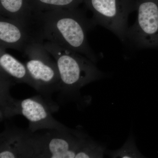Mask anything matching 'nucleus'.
<instances>
[{"instance_id":"1","label":"nucleus","mask_w":158,"mask_h":158,"mask_svg":"<svg viewBox=\"0 0 158 158\" xmlns=\"http://www.w3.org/2000/svg\"><path fill=\"white\" fill-rule=\"evenodd\" d=\"M31 25L37 39L74 51L94 63L97 61L87 38L95 25L78 8L35 12Z\"/></svg>"},{"instance_id":"2","label":"nucleus","mask_w":158,"mask_h":158,"mask_svg":"<svg viewBox=\"0 0 158 158\" xmlns=\"http://www.w3.org/2000/svg\"><path fill=\"white\" fill-rule=\"evenodd\" d=\"M44 44L56 62L60 88L77 90L103 77L94 62L82 54L49 41H44Z\"/></svg>"},{"instance_id":"3","label":"nucleus","mask_w":158,"mask_h":158,"mask_svg":"<svg viewBox=\"0 0 158 158\" xmlns=\"http://www.w3.org/2000/svg\"><path fill=\"white\" fill-rule=\"evenodd\" d=\"M8 90L1 91V109L4 117L23 115L29 121L30 129L33 131L41 129H53L71 132L52 117L48 107L42 101L35 98L17 100L9 95Z\"/></svg>"},{"instance_id":"4","label":"nucleus","mask_w":158,"mask_h":158,"mask_svg":"<svg viewBox=\"0 0 158 158\" xmlns=\"http://www.w3.org/2000/svg\"><path fill=\"white\" fill-rule=\"evenodd\" d=\"M136 0H85L93 13L94 24L111 31L123 42L126 40L129 16L135 11Z\"/></svg>"},{"instance_id":"5","label":"nucleus","mask_w":158,"mask_h":158,"mask_svg":"<svg viewBox=\"0 0 158 158\" xmlns=\"http://www.w3.org/2000/svg\"><path fill=\"white\" fill-rule=\"evenodd\" d=\"M44 41L35 40L24 51L25 64L35 89L40 91L60 88V79L56 62L46 49Z\"/></svg>"},{"instance_id":"6","label":"nucleus","mask_w":158,"mask_h":158,"mask_svg":"<svg viewBox=\"0 0 158 158\" xmlns=\"http://www.w3.org/2000/svg\"><path fill=\"white\" fill-rule=\"evenodd\" d=\"M137 17L128 29L126 40L138 48L158 47V0H136Z\"/></svg>"},{"instance_id":"7","label":"nucleus","mask_w":158,"mask_h":158,"mask_svg":"<svg viewBox=\"0 0 158 158\" xmlns=\"http://www.w3.org/2000/svg\"><path fill=\"white\" fill-rule=\"evenodd\" d=\"M68 132L48 135L37 141L38 156L51 158H76L86 138L65 135Z\"/></svg>"},{"instance_id":"8","label":"nucleus","mask_w":158,"mask_h":158,"mask_svg":"<svg viewBox=\"0 0 158 158\" xmlns=\"http://www.w3.org/2000/svg\"><path fill=\"white\" fill-rule=\"evenodd\" d=\"M37 40L29 24L0 15V47L23 53L29 44Z\"/></svg>"},{"instance_id":"9","label":"nucleus","mask_w":158,"mask_h":158,"mask_svg":"<svg viewBox=\"0 0 158 158\" xmlns=\"http://www.w3.org/2000/svg\"><path fill=\"white\" fill-rule=\"evenodd\" d=\"M0 67L1 72L6 75L11 81L26 83L35 88L25 64L6 52V49L2 47H0Z\"/></svg>"},{"instance_id":"10","label":"nucleus","mask_w":158,"mask_h":158,"mask_svg":"<svg viewBox=\"0 0 158 158\" xmlns=\"http://www.w3.org/2000/svg\"><path fill=\"white\" fill-rule=\"evenodd\" d=\"M33 14L31 0H0V15L29 24Z\"/></svg>"},{"instance_id":"11","label":"nucleus","mask_w":158,"mask_h":158,"mask_svg":"<svg viewBox=\"0 0 158 158\" xmlns=\"http://www.w3.org/2000/svg\"><path fill=\"white\" fill-rule=\"evenodd\" d=\"M85 0H31L33 13L52 10L74 9Z\"/></svg>"},{"instance_id":"12","label":"nucleus","mask_w":158,"mask_h":158,"mask_svg":"<svg viewBox=\"0 0 158 158\" xmlns=\"http://www.w3.org/2000/svg\"><path fill=\"white\" fill-rule=\"evenodd\" d=\"M110 155L112 157L141 158L142 155L136 147L134 138H130L120 149L111 152Z\"/></svg>"}]
</instances>
